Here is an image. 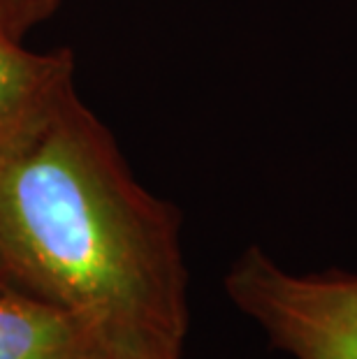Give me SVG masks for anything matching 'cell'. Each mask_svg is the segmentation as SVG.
<instances>
[{"label": "cell", "mask_w": 357, "mask_h": 359, "mask_svg": "<svg viewBox=\"0 0 357 359\" xmlns=\"http://www.w3.org/2000/svg\"><path fill=\"white\" fill-rule=\"evenodd\" d=\"M70 90V51L26 49L19 37L0 30V163Z\"/></svg>", "instance_id": "3"}, {"label": "cell", "mask_w": 357, "mask_h": 359, "mask_svg": "<svg viewBox=\"0 0 357 359\" xmlns=\"http://www.w3.org/2000/svg\"><path fill=\"white\" fill-rule=\"evenodd\" d=\"M90 341L67 313L0 290V359H67Z\"/></svg>", "instance_id": "4"}, {"label": "cell", "mask_w": 357, "mask_h": 359, "mask_svg": "<svg viewBox=\"0 0 357 359\" xmlns=\"http://www.w3.org/2000/svg\"><path fill=\"white\" fill-rule=\"evenodd\" d=\"M67 359H121L116 355H112L109 350H105L100 343H95V341H90L86 343L83 348H79L77 353H72Z\"/></svg>", "instance_id": "6"}, {"label": "cell", "mask_w": 357, "mask_h": 359, "mask_svg": "<svg viewBox=\"0 0 357 359\" xmlns=\"http://www.w3.org/2000/svg\"><path fill=\"white\" fill-rule=\"evenodd\" d=\"M0 290L67 313L121 359H184L181 216L77 90L0 163Z\"/></svg>", "instance_id": "1"}, {"label": "cell", "mask_w": 357, "mask_h": 359, "mask_svg": "<svg viewBox=\"0 0 357 359\" xmlns=\"http://www.w3.org/2000/svg\"><path fill=\"white\" fill-rule=\"evenodd\" d=\"M60 0H0V30L19 40L30 28L47 21Z\"/></svg>", "instance_id": "5"}, {"label": "cell", "mask_w": 357, "mask_h": 359, "mask_svg": "<svg viewBox=\"0 0 357 359\" xmlns=\"http://www.w3.org/2000/svg\"><path fill=\"white\" fill-rule=\"evenodd\" d=\"M225 294L292 359H357V271L297 273L248 246L227 269Z\"/></svg>", "instance_id": "2"}]
</instances>
